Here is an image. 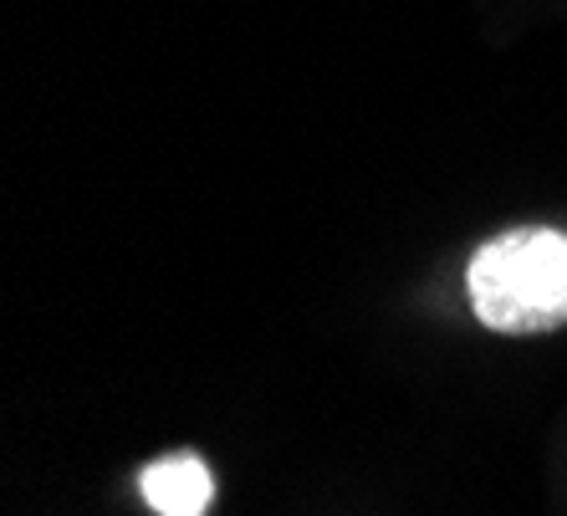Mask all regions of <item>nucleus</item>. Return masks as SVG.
Wrapping results in <instances>:
<instances>
[{
	"mask_svg": "<svg viewBox=\"0 0 567 516\" xmlns=\"http://www.w3.org/2000/svg\"><path fill=\"white\" fill-rule=\"evenodd\" d=\"M138 486L158 516H205L215 496V481L199 455H164L138 476Z\"/></svg>",
	"mask_w": 567,
	"mask_h": 516,
	"instance_id": "nucleus-2",
	"label": "nucleus"
},
{
	"mask_svg": "<svg viewBox=\"0 0 567 516\" xmlns=\"http://www.w3.org/2000/svg\"><path fill=\"white\" fill-rule=\"evenodd\" d=\"M471 312L491 332L527 338L567 322V230L516 226L486 240L465 266Z\"/></svg>",
	"mask_w": 567,
	"mask_h": 516,
	"instance_id": "nucleus-1",
	"label": "nucleus"
}]
</instances>
